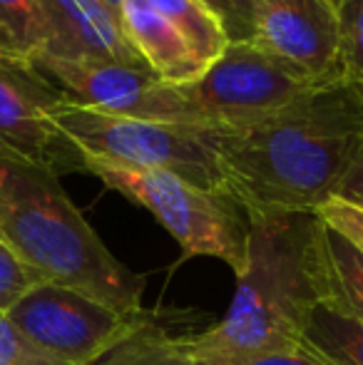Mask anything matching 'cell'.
Here are the masks:
<instances>
[{
  "instance_id": "cell-1",
  "label": "cell",
  "mask_w": 363,
  "mask_h": 365,
  "mask_svg": "<svg viewBox=\"0 0 363 365\" xmlns=\"http://www.w3.org/2000/svg\"><path fill=\"white\" fill-rule=\"evenodd\" d=\"M214 135L224 192L244 212H316L363 145V92L326 85L281 115Z\"/></svg>"
},
{
  "instance_id": "cell-2",
  "label": "cell",
  "mask_w": 363,
  "mask_h": 365,
  "mask_svg": "<svg viewBox=\"0 0 363 365\" xmlns=\"http://www.w3.org/2000/svg\"><path fill=\"white\" fill-rule=\"evenodd\" d=\"M247 259L237 276L232 306L217 326L187 336L207 365H242L262 353L304 343L319 308L314 276V212L247 214Z\"/></svg>"
},
{
  "instance_id": "cell-3",
  "label": "cell",
  "mask_w": 363,
  "mask_h": 365,
  "mask_svg": "<svg viewBox=\"0 0 363 365\" xmlns=\"http://www.w3.org/2000/svg\"><path fill=\"white\" fill-rule=\"evenodd\" d=\"M0 244L43 281L83 291L117 311H145L147 279L107 249L48 169L0 157Z\"/></svg>"
},
{
  "instance_id": "cell-4",
  "label": "cell",
  "mask_w": 363,
  "mask_h": 365,
  "mask_svg": "<svg viewBox=\"0 0 363 365\" xmlns=\"http://www.w3.org/2000/svg\"><path fill=\"white\" fill-rule=\"evenodd\" d=\"M85 174L147 209L180 244L182 259L209 256L242 274L247 259V212L219 189H204L160 169H135L85 157Z\"/></svg>"
},
{
  "instance_id": "cell-5",
  "label": "cell",
  "mask_w": 363,
  "mask_h": 365,
  "mask_svg": "<svg viewBox=\"0 0 363 365\" xmlns=\"http://www.w3.org/2000/svg\"><path fill=\"white\" fill-rule=\"evenodd\" d=\"M50 117L83 157L135 169H160L204 189L224 192L214 130L105 115L70 100H60Z\"/></svg>"
},
{
  "instance_id": "cell-6",
  "label": "cell",
  "mask_w": 363,
  "mask_h": 365,
  "mask_svg": "<svg viewBox=\"0 0 363 365\" xmlns=\"http://www.w3.org/2000/svg\"><path fill=\"white\" fill-rule=\"evenodd\" d=\"M180 90L199 125L219 132L281 115L309 100L319 85L296 77L259 45L229 43L197 80Z\"/></svg>"
},
{
  "instance_id": "cell-7",
  "label": "cell",
  "mask_w": 363,
  "mask_h": 365,
  "mask_svg": "<svg viewBox=\"0 0 363 365\" xmlns=\"http://www.w3.org/2000/svg\"><path fill=\"white\" fill-rule=\"evenodd\" d=\"M5 316L40 351L68 365H95L127 338L162 321L147 308L117 311L88 293L50 281L33 286Z\"/></svg>"
},
{
  "instance_id": "cell-8",
  "label": "cell",
  "mask_w": 363,
  "mask_h": 365,
  "mask_svg": "<svg viewBox=\"0 0 363 365\" xmlns=\"http://www.w3.org/2000/svg\"><path fill=\"white\" fill-rule=\"evenodd\" d=\"M35 65L75 105L117 117L202 127L180 87L162 82L147 65L100 58H40Z\"/></svg>"
},
{
  "instance_id": "cell-9",
  "label": "cell",
  "mask_w": 363,
  "mask_h": 365,
  "mask_svg": "<svg viewBox=\"0 0 363 365\" xmlns=\"http://www.w3.org/2000/svg\"><path fill=\"white\" fill-rule=\"evenodd\" d=\"M65 95L28 60L0 58V157L48 172H85V157L58 127L53 110Z\"/></svg>"
},
{
  "instance_id": "cell-10",
  "label": "cell",
  "mask_w": 363,
  "mask_h": 365,
  "mask_svg": "<svg viewBox=\"0 0 363 365\" xmlns=\"http://www.w3.org/2000/svg\"><path fill=\"white\" fill-rule=\"evenodd\" d=\"M252 43L311 85L341 82L339 15L329 0H257Z\"/></svg>"
},
{
  "instance_id": "cell-11",
  "label": "cell",
  "mask_w": 363,
  "mask_h": 365,
  "mask_svg": "<svg viewBox=\"0 0 363 365\" xmlns=\"http://www.w3.org/2000/svg\"><path fill=\"white\" fill-rule=\"evenodd\" d=\"M50 30L43 58H100L145 65L122 33L120 15L102 0H38Z\"/></svg>"
},
{
  "instance_id": "cell-12",
  "label": "cell",
  "mask_w": 363,
  "mask_h": 365,
  "mask_svg": "<svg viewBox=\"0 0 363 365\" xmlns=\"http://www.w3.org/2000/svg\"><path fill=\"white\" fill-rule=\"evenodd\" d=\"M120 25L137 58L167 85H189L207 70L182 33L145 0H122Z\"/></svg>"
},
{
  "instance_id": "cell-13",
  "label": "cell",
  "mask_w": 363,
  "mask_h": 365,
  "mask_svg": "<svg viewBox=\"0 0 363 365\" xmlns=\"http://www.w3.org/2000/svg\"><path fill=\"white\" fill-rule=\"evenodd\" d=\"M319 306L363 328V256L319 219L314 236Z\"/></svg>"
},
{
  "instance_id": "cell-14",
  "label": "cell",
  "mask_w": 363,
  "mask_h": 365,
  "mask_svg": "<svg viewBox=\"0 0 363 365\" xmlns=\"http://www.w3.org/2000/svg\"><path fill=\"white\" fill-rule=\"evenodd\" d=\"M50 48V30L38 0H0V58L35 63Z\"/></svg>"
},
{
  "instance_id": "cell-15",
  "label": "cell",
  "mask_w": 363,
  "mask_h": 365,
  "mask_svg": "<svg viewBox=\"0 0 363 365\" xmlns=\"http://www.w3.org/2000/svg\"><path fill=\"white\" fill-rule=\"evenodd\" d=\"M162 18H167L182 38L194 48L204 65H212L227 50L229 38L219 18L199 0H145Z\"/></svg>"
},
{
  "instance_id": "cell-16",
  "label": "cell",
  "mask_w": 363,
  "mask_h": 365,
  "mask_svg": "<svg viewBox=\"0 0 363 365\" xmlns=\"http://www.w3.org/2000/svg\"><path fill=\"white\" fill-rule=\"evenodd\" d=\"M95 365H207L187 346V336H172L167 323L160 321L135 333L102 356Z\"/></svg>"
},
{
  "instance_id": "cell-17",
  "label": "cell",
  "mask_w": 363,
  "mask_h": 365,
  "mask_svg": "<svg viewBox=\"0 0 363 365\" xmlns=\"http://www.w3.org/2000/svg\"><path fill=\"white\" fill-rule=\"evenodd\" d=\"M304 343L331 365H363V328L329 308H316L304 333Z\"/></svg>"
},
{
  "instance_id": "cell-18",
  "label": "cell",
  "mask_w": 363,
  "mask_h": 365,
  "mask_svg": "<svg viewBox=\"0 0 363 365\" xmlns=\"http://www.w3.org/2000/svg\"><path fill=\"white\" fill-rule=\"evenodd\" d=\"M336 15L341 82L363 92V0H341Z\"/></svg>"
},
{
  "instance_id": "cell-19",
  "label": "cell",
  "mask_w": 363,
  "mask_h": 365,
  "mask_svg": "<svg viewBox=\"0 0 363 365\" xmlns=\"http://www.w3.org/2000/svg\"><path fill=\"white\" fill-rule=\"evenodd\" d=\"M38 284H43V279L28 269L8 246L0 244V313H8Z\"/></svg>"
},
{
  "instance_id": "cell-20",
  "label": "cell",
  "mask_w": 363,
  "mask_h": 365,
  "mask_svg": "<svg viewBox=\"0 0 363 365\" xmlns=\"http://www.w3.org/2000/svg\"><path fill=\"white\" fill-rule=\"evenodd\" d=\"M0 365H68L30 343L5 313H0Z\"/></svg>"
},
{
  "instance_id": "cell-21",
  "label": "cell",
  "mask_w": 363,
  "mask_h": 365,
  "mask_svg": "<svg viewBox=\"0 0 363 365\" xmlns=\"http://www.w3.org/2000/svg\"><path fill=\"white\" fill-rule=\"evenodd\" d=\"M222 23L229 43H252L257 0H199Z\"/></svg>"
},
{
  "instance_id": "cell-22",
  "label": "cell",
  "mask_w": 363,
  "mask_h": 365,
  "mask_svg": "<svg viewBox=\"0 0 363 365\" xmlns=\"http://www.w3.org/2000/svg\"><path fill=\"white\" fill-rule=\"evenodd\" d=\"M316 217L324 221L329 229L341 234L356 251L363 256V209L354 207V204L344 202V199L331 197L316 209Z\"/></svg>"
},
{
  "instance_id": "cell-23",
  "label": "cell",
  "mask_w": 363,
  "mask_h": 365,
  "mask_svg": "<svg viewBox=\"0 0 363 365\" xmlns=\"http://www.w3.org/2000/svg\"><path fill=\"white\" fill-rule=\"evenodd\" d=\"M242 365H331L324 356H319L316 351H311L306 343L296 348H286V351H274V353H262L257 358H249Z\"/></svg>"
},
{
  "instance_id": "cell-24",
  "label": "cell",
  "mask_w": 363,
  "mask_h": 365,
  "mask_svg": "<svg viewBox=\"0 0 363 365\" xmlns=\"http://www.w3.org/2000/svg\"><path fill=\"white\" fill-rule=\"evenodd\" d=\"M334 197L363 209V145L359 147V152H356L354 162L349 164V169H346L344 179H341Z\"/></svg>"
},
{
  "instance_id": "cell-25",
  "label": "cell",
  "mask_w": 363,
  "mask_h": 365,
  "mask_svg": "<svg viewBox=\"0 0 363 365\" xmlns=\"http://www.w3.org/2000/svg\"><path fill=\"white\" fill-rule=\"evenodd\" d=\"M102 3H107L112 10H120V5H122V0H102Z\"/></svg>"
},
{
  "instance_id": "cell-26",
  "label": "cell",
  "mask_w": 363,
  "mask_h": 365,
  "mask_svg": "<svg viewBox=\"0 0 363 365\" xmlns=\"http://www.w3.org/2000/svg\"><path fill=\"white\" fill-rule=\"evenodd\" d=\"M329 3L334 5V8H339V3H341V0H329Z\"/></svg>"
}]
</instances>
